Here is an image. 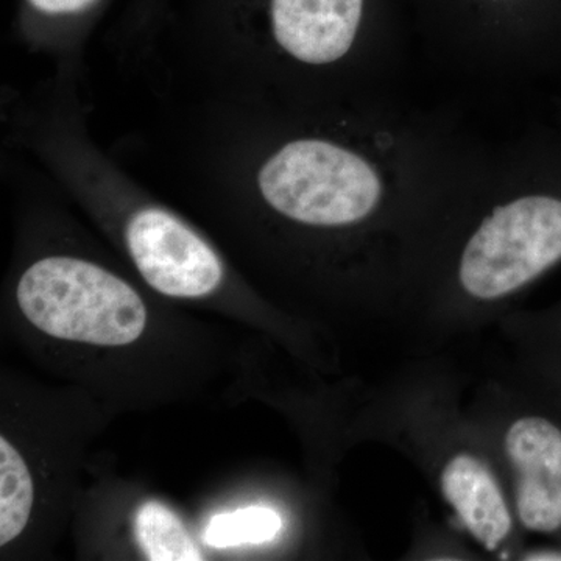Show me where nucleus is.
Returning a JSON list of instances; mask_svg holds the SVG:
<instances>
[{
	"mask_svg": "<svg viewBox=\"0 0 561 561\" xmlns=\"http://www.w3.org/2000/svg\"><path fill=\"white\" fill-rule=\"evenodd\" d=\"M216 31L245 36L276 99L297 108L402 101L408 50L376 0H186Z\"/></svg>",
	"mask_w": 561,
	"mask_h": 561,
	"instance_id": "f257e3e1",
	"label": "nucleus"
},
{
	"mask_svg": "<svg viewBox=\"0 0 561 561\" xmlns=\"http://www.w3.org/2000/svg\"><path fill=\"white\" fill-rule=\"evenodd\" d=\"M443 220L463 221L453 275L467 297L497 301L561 261V139L479 138Z\"/></svg>",
	"mask_w": 561,
	"mask_h": 561,
	"instance_id": "f03ea898",
	"label": "nucleus"
},
{
	"mask_svg": "<svg viewBox=\"0 0 561 561\" xmlns=\"http://www.w3.org/2000/svg\"><path fill=\"white\" fill-rule=\"evenodd\" d=\"M530 0H431L424 57L446 79L511 94L560 60L526 10Z\"/></svg>",
	"mask_w": 561,
	"mask_h": 561,
	"instance_id": "7ed1b4c3",
	"label": "nucleus"
},
{
	"mask_svg": "<svg viewBox=\"0 0 561 561\" xmlns=\"http://www.w3.org/2000/svg\"><path fill=\"white\" fill-rule=\"evenodd\" d=\"M22 313L60 341L124 346L138 341L147 309L138 291L101 265L70 256L36 261L18 283Z\"/></svg>",
	"mask_w": 561,
	"mask_h": 561,
	"instance_id": "20e7f679",
	"label": "nucleus"
},
{
	"mask_svg": "<svg viewBox=\"0 0 561 561\" xmlns=\"http://www.w3.org/2000/svg\"><path fill=\"white\" fill-rule=\"evenodd\" d=\"M124 241L140 276L162 295L202 298L221 286L224 262L183 219L142 203L128 213Z\"/></svg>",
	"mask_w": 561,
	"mask_h": 561,
	"instance_id": "39448f33",
	"label": "nucleus"
},
{
	"mask_svg": "<svg viewBox=\"0 0 561 561\" xmlns=\"http://www.w3.org/2000/svg\"><path fill=\"white\" fill-rule=\"evenodd\" d=\"M505 451L515 472L516 512L526 529L551 534L561 527V431L541 416L508 427Z\"/></svg>",
	"mask_w": 561,
	"mask_h": 561,
	"instance_id": "423d86ee",
	"label": "nucleus"
},
{
	"mask_svg": "<svg viewBox=\"0 0 561 561\" xmlns=\"http://www.w3.org/2000/svg\"><path fill=\"white\" fill-rule=\"evenodd\" d=\"M443 496L486 551L500 548L512 530L507 502L489 467L471 454H457L443 468Z\"/></svg>",
	"mask_w": 561,
	"mask_h": 561,
	"instance_id": "0eeeda50",
	"label": "nucleus"
},
{
	"mask_svg": "<svg viewBox=\"0 0 561 561\" xmlns=\"http://www.w3.org/2000/svg\"><path fill=\"white\" fill-rule=\"evenodd\" d=\"M140 551L150 561H201V548L179 516L157 501L140 505L135 516Z\"/></svg>",
	"mask_w": 561,
	"mask_h": 561,
	"instance_id": "6e6552de",
	"label": "nucleus"
},
{
	"mask_svg": "<svg viewBox=\"0 0 561 561\" xmlns=\"http://www.w3.org/2000/svg\"><path fill=\"white\" fill-rule=\"evenodd\" d=\"M33 507V481L24 457L0 438V546L16 540L27 527Z\"/></svg>",
	"mask_w": 561,
	"mask_h": 561,
	"instance_id": "1a4fd4ad",
	"label": "nucleus"
},
{
	"mask_svg": "<svg viewBox=\"0 0 561 561\" xmlns=\"http://www.w3.org/2000/svg\"><path fill=\"white\" fill-rule=\"evenodd\" d=\"M283 519L268 507L238 508L213 516L203 530V541L210 548H239L245 545H264L279 534Z\"/></svg>",
	"mask_w": 561,
	"mask_h": 561,
	"instance_id": "9d476101",
	"label": "nucleus"
},
{
	"mask_svg": "<svg viewBox=\"0 0 561 561\" xmlns=\"http://www.w3.org/2000/svg\"><path fill=\"white\" fill-rule=\"evenodd\" d=\"M110 0H20L21 25L28 33H76L87 27Z\"/></svg>",
	"mask_w": 561,
	"mask_h": 561,
	"instance_id": "9b49d317",
	"label": "nucleus"
},
{
	"mask_svg": "<svg viewBox=\"0 0 561 561\" xmlns=\"http://www.w3.org/2000/svg\"><path fill=\"white\" fill-rule=\"evenodd\" d=\"M524 560H534V561H552V560H561V552H534L529 553V556L524 557Z\"/></svg>",
	"mask_w": 561,
	"mask_h": 561,
	"instance_id": "f8f14e48",
	"label": "nucleus"
}]
</instances>
